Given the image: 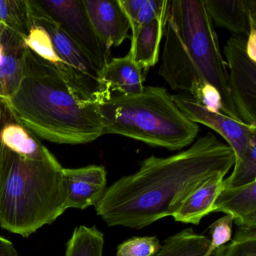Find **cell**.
<instances>
[{"label": "cell", "instance_id": "6da1fadb", "mask_svg": "<svg viewBox=\"0 0 256 256\" xmlns=\"http://www.w3.org/2000/svg\"><path fill=\"white\" fill-rule=\"evenodd\" d=\"M234 163L233 150L209 132L174 155L145 158L137 172L107 187L94 208L108 226L140 230L172 216L202 182L227 174Z\"/></svg>", "mask_w": 256, "mask_h": 256}, {"label": "cell", "instance_id": "7a4b0ae2", "mask_svg": "<svg viewBox=\"0 0 256 256\" xmlns=\"http://www.w3.org/2000/svg\"><path fill=\"white\" fill-rule=\"evenodd\" d=\"M158 74L174 90L210 110L241 121L230 98L228 71L204 0H168Z\"/></svg>", "mask_w": 256, "mask_h": 256}, {"label": "cell", "instance_id": "3957f363", "mask_svg": "<svg viewBox=\"0 0 256 256\" xmlns=\"http://www.w3.org/2000/svg\"><path fill=\"white\" fill-rule=\"evenodd\" d=\"M8 106L19 122L47 142L85 144L104 134L100 104L78 101L56 67L26 47L22 82Z\"/></svg>", "mask_w": 256, "mask_h": 256}, {"label": "cell", "instance_id": "277c9868", "mask_svg": "<svg viewBox=\"0 0 256 256\" xmlns=\"http://www.w3.org/2000/svg\"><path fill=\"white\" fill-rule=\"evenodd\" d=\"M64 168L52 152L26 158L0 144V227L29 238L66 210Z\"/></svg>", "mask_w": 256, "mask_h": 256}, {"label": "cell", "instance_id": "5b68a950", "mask_svg": "<svg viewBox=\"0 0 256 256\" xmlns=\"http://www.w3.org/2000/svg\"><path fill=\"white\" fill-rule=\"evenodd\" d=\"M104 134H115L169 150L192 144L199 126L174 102L168 91L144 86L134 95L113 94L100 104Z\"/></svg>", "mask_w": 256, "mask_h": 256}, {"label": "cell", "instance_id": "8992f818", "mask_svg": "<svg viewBox=\"0 0 256 256\" xmlns=\"http://www.w3.org/2000/svg\"><path fill=\"white\" fill-rule=\"evenodd\" d=\"M30 20L48 32L62 66L56 68L73 96L82 103L101 104L110 98L100 80V72L73 42L38 0H26Z\"/></svg>", "mask_w": 256, "mask_h": 256}, {"label": "cell", "instance_id": "52a82bcc", "mask_svg": "<svg viewBox=\"0 0 256 256\" xmlns=\"http://www.w3.org/2000/svg\"><path fill=\"white\" fill-rule=\"evenodd\" d=\"M229 72L228 86L230 98L242 122L256 126V44L247 37L233 35L223 49Z\"/></svg>", "mask_w": 256, "mask_h": 256}, {"label": "cell", "instance_id": "ba28073f", "mask_svg": "<svg viewBox=\"0 0 256 256\" xmlns=\"http://www.w3.org/2000/svg\"><path fill=\"white\" fill-rule=\"evenodd\" d=\"M73 42L100 72L110 61V48L97 36L82 0H38Z\"/></svg>", "mask_w": 256, "mask_h": 256}, {"label": "cell", "instance_id": "9c48e42d", "mask_svg": "<svg viewBox=\"0 0 256 256\" xmlns=\"http://www.w3.org/2000/svg\"><path fill=\"white\" fill-rule=\"evenodd\" d=\"M172 98L192 122L203 124L220 134L233 150L235 160L241 158L252 134L256 132V126H248L216 110H210L186 92L172 95Z\"/></svg>", "mask_w": 256, "mask_h": 256}, {"label": "cell", "instance_id": "30bf717a", "mask_svg": "<svg viewBox=\"0 0 256 256\" xmlns=\"http://www.w3.org/2000/svg\"><path fill=\"white\" fill-rule=\"evenodd\" d=\"M64 179L66 209L84 210L95 206L107 188V172L104 166L64 168Z\"/></svg>", "mask_w": 256, "mask_h": 256}, {"label": "cell", "instance_id": "8fae6325", "mask_svg": "<svg viewBox=\"0 0 256 256\" xmlns=\"http://www.w3.org/2000/svg\"><path fill=\"white\" fill-rule=\"evenodd\" d=\"M91 25L108 46L118 47L128 38L130 20L120 0H82Z\"/></svg>", "mask_w": 256, "mask_h": 256}, {"label": "cell", "instance_id": "7c38bea8", "mask_svg": "<svg viewBox=\"0 0 256 256\" xmlns=\"http://www.w3.org/2000/svg\"><path fill=\"white\" fill-rule=\"evenodd\" d=\"M212 23L234 35L248 37L256 30V0H204Z\"/></svg>", "mask_w": 256, "mask_h": 256}, {"label": "cell", "instance_id": "4fadbf2b", "mask_svg": "<svg viewBox=\"0 0 256 256\" xmlns=\"http://www.w3.org/2000/svg\"><path fill=\"white\" fill-rule=\"evenodd\" d=\"M214 212L230 216L238 228L256 230V181L238 188H224L216 200Z\"/></svg>", "mask_w": 256, "mask_h": 256}, {"label": "cell", "instance_id": "5bb4252c", "mask_svg": "<svg viewBox=\"0 0 256 256\" xmlns=\"http://www.w3.org/2000/svg\"><path fill=\"white\" fill-rule=\"evenodd\" d=\"M4 58L0 66V112L10 108V98L23 76V53L25 46L20 36L7 29L2 41Z\"/></svg>", "mask_w": 256, "mask_h": 256}, {"label": "cell", "instance_id": "9a60e30c", "mask_svg": "<svg viewBox=\"0 0 256 256\" xmlns=\"http://www.w3.org/2000/svg\"><path fill=\"white\" fill-rule=\"evenodd\" d=\"M100 80L110 96L134 95L144 89L143 70L128 54L124 58H112L102 72Z\"/></svg>", "mask_w": 256, "mask_h": 256}, {"label": "cell", "instance_id": "2e32d148", "mask_svg": "<svg viewBox=\"0 0 256 256\" xmlns=\"http://www.w3.org/2000/svg\"><path fill=\"white\" fill-rule=\"evenodd\" d=\"M226 174H217L202 182L172 216L175 221L198 226L205 216L214 212L216 200L226 188Z\"/></svg>", "mask_w": 256, "mask_h": 256}, {"label": "cell", "instance_id": "e0dca14e", "mask_svg": "<svg viewBox=\"0 0 256 256\" xmlns=\"http://www.w3.org/2000/svg\"><path fill=\"white\" fill-rule=\"evenodd\" d=\"M166 12L146 24L132 29L131 48L128 54L145 72L155 66L160 59V44L164 36Z\"/></svg>", "mask_w": 256, "mask_h": 256}, {"label": "cell", "instance_id": "ac0fdd59", "mask_svg": "<svg viewBox=\"0 0 256 256\" xmlns=\"http://www.w3.org/2000/svg\"><path fill=\"white\" fill-rule=\"evenodd\" d=\"M0 144L26 158L41 160L50 151L14 116L0 125Z\"/></svg>", "mask_w": 256, "mask_h": 256}, {"label": "cell", "instance_id": "d6986e66", "mask_svg": "<svg viewBox=\"0 0 256 256\" xmlns=\"http://www.w3.org/2000/svg\"><path fill=\"white\" fill-rule=\"evenodd\" d=\"M210 239L188 228L167 238L154 256H224L227 244L208 254Z\"/></svg>", "mask_w": 256, "mask_h": 256}, {"label": "cell", "instance_id": "ffe728a7", "mask_svg": "<svg viewBox=\"0 0 256 256\" xmlns=\"http://www.w3.org/2000/svg\"><path fill=\"white\" fill-rule=\"evenodd\" d=\"M104 234L96 226L76 228L66 244L65 256H103Z\"/></svg>", "mask_w": 256, "mask_h": 256}, {"label": "cell", "instance_id": "44dd1931", "mask_svg": "<svg viewBox=\"0 0 256 256\" xmlns=\"http://www.w3.org/2000/svg\"><path fill=\"white\" fill-rule=\"evenodd\" d=\"M131 30L146 24L167 11L168 0H120Z\"/></svg>", "mask_w": 256, "mask_h": 256}, {"label": "cell", "instance_id": "7402d4cb", "mask_svg": "<svg viewBox=\"0 0 256 256\" xmlns=\"http://www.w3.org/2000/svg\"><path fill=\"white\" fill-rule=\"evenodd\" d=\"M232 175L224 179L226 188L244 186L256 181V132L252 134L241 158L235 160Z\"/></svg>", "mask_w": 256, "mask_h": 256}, {"label": "cell", "instance_id": "603a6c76", "mask_svg": "<svg viewBox=\"0 0 256 256\" xmlns=\"http://www.w3.org/2000/svg\"><path fill=\"white\" fill-rule=\"evenodd\" d=\"M0 23L24 40L30 28L26 0H0Z\"/></svg>", "mask_w": 256, "mask_h": 256}, {"label": "cell", "instance_id": "cb8c5ba5", "mask_svg": "<svg viewBox=\"0 0 256 256\" xmlns=\"http://www.w3.org/2000/svg\"><path fill=\"white\" fill-rule=\"evenodd\" d=\"M30 28L28 36L24 40V46L32 50L42 59L60 68L62 61L55 50L54 46L48 31L40 25L32 23L30 20Z\"/></svg>", "mask_w": 256, "mask_h": 256}, {"label": "cell", "instance_id": "d4e9b609", "mask_svg": "<svg viewBox=\"0 0 256 256\" xmlns=\"http://www.w3.org/2000/svg\"><path fill=\"white\" fill-rule=\"evenodd\" d=\"M160 240L156 236H134L120 244L116 256H154L160 250Z\"/></svg>", "mask_w": 256, "mask_h": 256}, {"label": "cell", "instance_id": "484cf974", "mask_svg": "<svg viewBox=\"0 0 256 256\" xmlns=\"http://www.w3.org/2000/svg\"><path fill=\"white\" fill-rule=\"evenodd\" d=\"M224 256H256V230L238 228Z\"/></svg>", "mask_w": 256, "mask_h": 256}, {"label": "cell", "instance_id": "4316f807", "mask_svg": "<svg viewBox=\"0 0 256 256\" xmlns=\"http://www.w3.org/2000/svg\"><path fill=\"white\" fill-rule=\"evenodd\" d=\"M233 222V218L230 216L226 215L210 226L211 239L208 254H211L216 248L226 245L232 239Z\"/></svg>", "mask_w": 256, "mask_h": 256}, {"label": "cell", "instance_id": "83f0119b", "mask_svg": "<svg viewBox=\"0 0 256 256\" xmlns=\"http://www.w3.org/2000/svg\"><path fill=\"white\" fill-rule=\"evenodd\" d=\"M0 256H18L13 242L2 236H0Z\"/></svg>", "mask_w": 256, "mask_h": 256}, {"label": "cell", "instance_id": "f1b7e54d", "mask_svg": "<svg viewBox=\"0 0 256 256\" xmlns=\"http://www.w3.org/2000/svg\"><path fill=\"white\" fill-rule=\"evenodd\" d=\"M6 28L4 24L0 23V43L2 42V38H4V34H5Z\"/></svg>", "mask_w": 256, "mask_h": 256}, {"label": "cell", "instance_id": "f546056e", "mask_svg": "<svg viewBox=\"0 0 256 256\" xmlns=\"http://www.w3.org/2000/svg\"><path fill=\"white\" fill-rule=\"evenodd\" d=\"M4 58V46L2 42L0 43V66L2 65Z\"/></svg>", "mask_w": 256, "mask_h": 256}]
</instances>
